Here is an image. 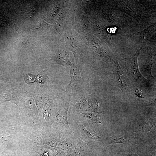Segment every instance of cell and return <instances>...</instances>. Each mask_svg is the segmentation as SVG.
<instances>
[{"label": "cell", "mask_w": 156, "mask_h": 156, "mask_svg": "<svg viewBox=\"0 0 156 156\" xmlns=\"http://www.w3.org/2000/svg\"><path fill=\"white\" fill-rule=\"evenodd\" d=\"M141 49L138 50L131 57L127 59L126 67L130 79L137 87L146 88L150 86L148 80L141 74L138 64V57Z\"/></svg>", "instance_id": "6da1fadb"}, {"label": "cell", "mask_w": 156, "mask_h": 156, "mask_svg": "<svg viewBox=\"0 0 156 156\" xmlns=\"http://www.w3.org/2000/svg\"><path fill=\"white\" fill-rule=\"evenodd\" d=\"M114 61L113 72L115 84L121 89L124 96H129L133 93L130 81L122 69L117 58H115Z\"/></svg>", "instance_id": "7a4b0ae2"}, {"label": "cell", "mask_w": 156, "mask_h": 156, "mask_svg": "<svg viewBox=\"0 0 156 156\" xmlns=\"http://www.w3.org/2000/svg\"><path fill=\"white\" fill-rule=\"evenodd\" d=\"M70 71V80L67 86L66 92H72L79 90L81 85V72L75 64H71Z\"/></svg>", "instance_id": "3957f363"}, {"label": "cell", "mask_w": 156, "mask_h": 156, "mask_svg": "<svg viewBox=\"0 0 156 156\" xmlns=\"http://www.w3.org/2000/svg\"><path fill=\"white\" fill-rule=\"evenodd\" d=\"M92 44L94 51V57L97 60H101L107 63L112 62L113 59V55L108 50L104 49L95 39L92 40Z\"/></svg>", "instance_id": "277c9868"}, {"label": "cell", "mask_w": 156, "mask_h": 156, "mask_svg": "<svg viewBox=\"0 0 156 156\" xmlns=\"http://www.w3.org/2000/svg\"><path fill=\"white\" fill-rule=\"evenodd\" d=\"M156 56L155 55H150L148 57L145 64L142 68V71L143 75L148 78H154L152 76L151 70L152 66L155 63Z\"/></svg>", "instance_id": "5b68a950"}, {"label": "cell", "mask_w": 156, "mask_h": 156, "mask_svg": "<svg viewBox=\"0 0 156 156\" xmlns=\"http://www.w3.org/2000/svg\"><path fill=\"white\" fill-rule=\"evenodd\" d=\"M133 136L129 134H121L111 136L109 138L108 144H114L130 142L133 140Z\"/></svg>", "instance_id": "8992f818"}, {"label": "cell", "mask_w": 156, "mask_h": 156, "mask_svg": "<svg viewBox=\"0 0 156 156\" xmlns=\"http://www.w3.org/2000/svg\"><path fill=\"white\" fill-rule=\"evenodd\" d=\"M54 61L55 63L65 67L70 66L71 63L68 53L66 51L60 52L54 57Z\"/></svg>", "instance_id": "52a82bcc"}, {"label": "cell", "mask_w": 156, "mask_h": 156, "mask_svg": "<svg viewBox=\"0 0 156 156\" xmlns=\"http://www.w3.org/2000/svg\"><path fill=\"white\" fill-rule=\"evenodd\" d=\"M141 130L143 131H153L156 129L155 120H146L140 126Z\"/></svg>", "instance_id": "ba28073f"}, {"label": "cell", "mask_w": 156, "mask_h": 156, "mask_svg": "<svg viewBox=\"0 0 156 156\" xmlns=\"http://www.w3.org/2000/svg\"><path fill=\"white\" fill-rule=\"evenodd\" d=\"M154 26L151 25L145 30L139 32V34L142 38L145 39L148 38V37L150 36L154 31Z\"/></svg>", "instance_id": "9c48e42d"}, {"label": "cell", "mask_w": 156, "mask_h": 156, "mask_svg": "<svg viewBox=\"0 0 156 156\" xmlns=\"http://www.w3.org/2000/svg\"><path fill=\"white\" fill-rule=\"evenodd\" d=\"M82 127L83 128V129L85 133L90 138L94 140H97L100 138L99 136L97 135L96 132H90L87 130L86 127L83 125L82 126Z\"/></svg>", "instance_id": "30bf717a"}, {"label": "cell", "mask_w": 156, "mask_h": 156, "mask_svg": "<svg viewBox=\"0 0 156 156\" xmlns=\"http://www.w3.org/2000/svg\"><path fill=\"white\" fill-rule=\"evenodd\" d=\"M120 153L121 156H140L134 152L129 151H123Z\"/></svg>", "instance_id": "8fae6325"}, {"label": "cell", "mask_w": 156, "mask_h": 156, "mask_svg": "<svg viewBox=\"0 0 156 156\" xmlns=\"http://www.w3.org/2000/svg\"><path fill=\"white\" fill-rule=\"evenodd\" d=\"M109 156H121L120 151L112 150L110 151Z\"/></svg>", "instance_id": "7c38bea8"}]
</instances>
